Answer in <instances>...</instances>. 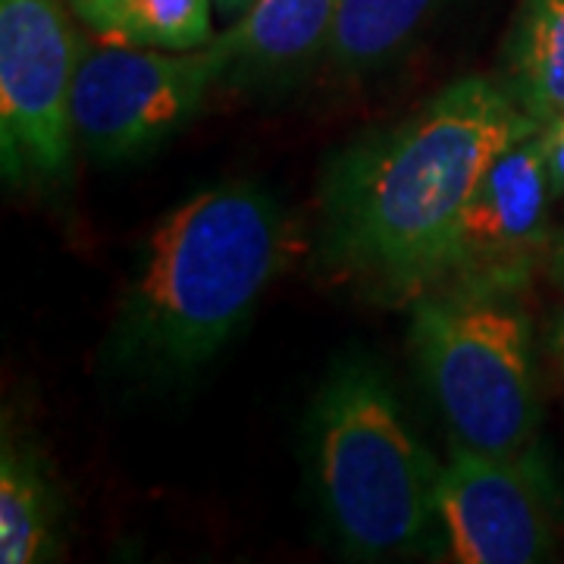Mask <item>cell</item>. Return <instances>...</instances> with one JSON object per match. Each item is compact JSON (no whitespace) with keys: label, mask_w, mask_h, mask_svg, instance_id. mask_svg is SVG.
Returning <instances> with one entry per match:
<instances>
[{"label":"cell","mask_w":564,"mask_h":564,"mask_svg":"<svg viewBox=\"0 0 564 564\" xmlns=\"http://www.w3.org/2000/svg\"><path fill=\"white\" fill-rule=\"evenodd\" d=\"M540 129L499 82H452L336 163L323 195L329 261L386 292L421 295L477 182L508 148Z\"/></svg>","instance_id":"6da1fadb"},{"label":"cell","mask_w":564,"mask_h":564,"mask_svg":"<svg viewBox=\"0 0 564 564\" xmlns=\"http://www.w3.org/2000/svg\"><path fill=\"white\" fill-rule=\"evenodd\" d=\"M299 251L295 223L254 182H220L151 229L104 358L117 377L170 383L214 361Z\"/></svg>","instance_id":"7a4b0ae2"},{"label":"cell","mask_w":564,"mask_h":564,"mask_svg":"<svg viewBox=\"0 0 564 564\" xmlns=\"http://www.w3.org/2000/svg\"><path fill=\"white\" fill-rule=\"evenodd\" d=\"M311 462L348 558H411L436 533L443 464L411 430L377 364L343 358L329 370L311 408Z\"/></svg>","instance_id":"3957f363"},{"label":"cell","mask_w":564,"mask_h":564,"mask_svg":"<svg viewBox=\"0 0 564 564\" xmlns=\"http://www.w3.org/2000/svg\"><path fill=\"white\" fill-rule=\"evenodd\" d=\"M411 302V351L452 443L486 455L533 448V326L518 292L430 289Z\"/></svg>","instance_id":"277c9868"},{"label":"cell","mask_w":564,"mask_h":564,"mask_svg":"<svg viewBox=\"0 0 564 564\" xmlns=\"http://www.w3.org/2000/svg\"><path fill=\"white\" fill-rule=\"evenodd\" d=\"M217 82L223 57L214 41L195 51L82 44L73 79L76 148L101 163L151 154L198 113Z\"/></svg>","instance_id":"5b68a950"},{"label":"cell","mask_w":564,"mask_h":564,"mask_svg":"<svg viewBox=\"0 0 564 564\" xmlns=\"http://www.w3.org/2000/svg\"><path fill=\"white\" fill-rule=\"evenodd\" d=\"M79 51L63 0H0V161L13 185L69 176Z\"/></svg>","instance_id":"8992f818"},{"label":"cell","mask_w":564,"mask_h":564,"mask_svg":"<svg viewBox=\"0 0 564 564\" xmlns=\"http://www.w3.org/2000/svg\"><path fill=\"white\" fill-rule=\"evenodd\" d=\"M443 558L455 564H533L558 549V492L545 464L452 443L436 492Z\"/></svg>","instance_id":"52a82bcc"},{"label":"cell","mask_w":564,"mask_h":564,"mask_svg":"<svg viewBox=\"0 0 564 564\" xmlns=\"http://www.w3.org/2000/svg\"><path fill=\"white\" fill-rule=\"evenodd\" d=\"M552 202L543 139L533 132L508 148L477 182L433 258L423 292H521L549 251Z\"/></svg>","instance_id":"ba28073f"},{"label":"cell","mask_w":564,"mask_h":564,"mask_svg":"<svg viewBox=\"0 0 564 564\" xmlns=\"http://www.w3.org/2000/svg\"><path fill=\"white\" fill-rule=\"evenodd\" d=\"M339 0H254L214 44L223 57V82L261 85L302 69L326 51Z\"/></svg>","instance_id":"9c48e42d"},{"label":"cell","mask_w":564,"mask_h":564,"mask_svg":"<svg viewBox=\"0 0 564 564\" xmlns=\"http://www.w3.org/2000/svg\"><path fill=\"white\" fill-rule=\"evenodd\" d=\"M505 88L545 126L564 113V0H521L505 41Z\"/></svg>","instance_id":"30bf717a"},{"label":"cell","mask_w":564,"mask_h":564,"mask_svg":"<svg viewBox=\"0 0 564 564\" xmlns=\"http://www.w3.org/2000/svg\"><path fill=\"white\" fill-rule=\"evenodd\" d=\"M214 0H69L91 41L122 47L195 51L214 41Z\"/></svg>","instance_id":"8fae6325"},{"label":"cell","mask_w":564,"mask_h":564,"mask_svg":"<svg viewBox=\"0 0 564 564\" xmlns=\"http://www.w3.org/2000/svg\"><path fill=\"white\" fill-rule=\"evenodd\" d=\"M61 505L39 455L3 443L0 455V562L35 564L57 555Z\"/></svg>","instance_id":"7c38bea8"},{"label":"cell","mask_w":564,"mask_h":564,"mask_svg":"<svg viewBox=\"0 0 564 564\" xmlns=\"http://www.w3.org/2000/svg\"><path fill=\"white\" fill-rule=\"evenodd\" d=\"M440 0H339L326 54L343 73L383 66L421 32Z\"/></svg>","instance_id":"4fadbf2b"},{"label":"cell","mask_w":564,"mask_h":564,"mask_svg":"<svg viewBox=\"0 0 564 564\" xmlns=\"http://www.w3.org/2000/svg\"><path fill=\"white\" fill-rule=\"evenodd\" d=\"M545 154V173H549V185H552V198L564 195V113L555 120H549L540 129Z\"/></svg>","instance_id":"5bb4252c"},{"label":"cell","mask_w":564,"mask_h":564,"mask_svg":"<svg viewBox=\"0 0 564 564\" xmlns=\"http://www.w3.org/2000/svg\"><path fill=\"white\" fill-rule=\"evenodd\" d=\"M217 3V10L226 13V17H236V13H245L254 0H214Z\"/></svg>","instance_id":"9a60e30c"},{"label":"cell","mask_w":564,"mask_h":564,"mask_svg":"<svg viewBox=\"0 0 564 564\" xmlns=\"http://www.w3.org/2000/svg\"><path fill=\"white\" fill-rule=\"evenodd\" d=\"M552 270H555V276L564 282V236L562 242L555 245V251H552Z\"/></svg>","instance_id":"2e32d148"},{"label":"cell","mask_w":564,"mask_h":564,"mask_svg":"<svg viewBox=\"0 0 564 564\" xmlns=\"http://www.w3.org/2000/svg\"><path fill=\"white\" fill-rule=\"evenodd\" d=\"M555 336H558V348H562V351H564V321L558 323V333H555Z\"/></svg>","instance_id":"e0dca14e"}]
</instances>
